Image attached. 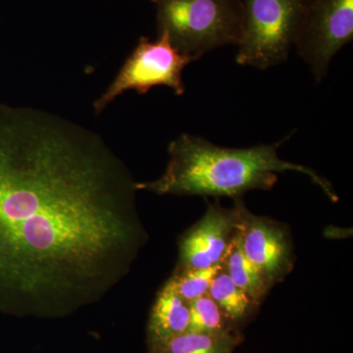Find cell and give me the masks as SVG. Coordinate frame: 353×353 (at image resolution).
I'll return each instance as SVG.
<instances>
[{
  "label": "cell",
  "mask_w": 353,
  "mask_h": 353,
  "mask_svg": "<svg viewBox=\"0 0 353 353\" xmlns=\"http://www.w3.org/2000/svg\"><path fill=\"white\" fill-rule=\"evenodd\" d=\"M352 39L353 0H315L294 46L320 83L336 53Z\"/></svg>",
  "instance_id": "52a82bcc"
},
{
  "label": "cell",
  "mask_w": 353,
  "mask_h": 353,
  "mask_svg": "<svg viewBox=\"0 0 353 353\" xmlns=\"http://www.w3.org/2000/svg\"><path fill=\"white\" fill-rule=\"evenodd\" d=\"M158 34L199 60L221 46H238L243 32L241 0H157Z\"/></svg>",
  "instance_id": "3957f363"
},
{
  "label": "cell",
  "mask_w": 353,
  "mask_h": 353,
  "mask_svg": "<svg viewBox=\"0 0 353 353\" xmlns=\"http://www.w3.org/2000/svg\"><path fill=\"white\" fill-rule=\"evenodd\" d=\"M208 296L214 301L228 319L241 331L254 317L259 309L243 290L234 285L223 265L211 281Z\"/></svg>",
  "instance_id": "30bf717a"
},
{
  "label": "cell",
  "mask_w": 353,
  "mask_h": 353,
  "mask_svg": "<svg viewBox=\"0 0 353 353\" xmlns=\"http://www.w3.org/2000/svg\"><path fill=\"white\" fill-rule=\"evenodd\" d=\"M222 265L234 285L243 290L246 296L260 307L272 288L267 284L254 265L243 254L238 232L225 255Z\"/></svg>",
  "instance_id": "8fae6325"
},
{
  "label": "cell",
  "mask_w": 353,
  "mask_h": 353,
  "mask_svg": "<svg viewBox=\"0 0 353 353\" xmlns=\"http://www.w3.org/2000/svg\"><path fill=\"white\" fill-rule=\"evenodd\" d=\"M284 141L272 145L232 148L202 137L182 134L168 146L166 168L157 180L137 182L139 192L157 196L231 197L250 190H271L279 173L297 172L310 179L332 202L339 196L332 183L313 169L285 161L278 154Z\"/></svg>",
  "instance_id": "7a4b0ae2"
},
{
  "label": "cell",
  "mask_w": 353,
  "mask_h": 353,
  "mask_svg": "<svg viewBox=\"0 0 353 353\" xmlns=\"http://www.w3.org/2000/svg\"><path fill=\"white\" fill-rule=\"evenodd\" d=\"M222 264L208 269H174L165 287L190 303L208 294L211 281Z\"/></svg>",
  "instance_id": "5bb4252c"
},
{
  "label": "cell",
  "mask_w": 353,
  "mask_h": 353,
  "mask_svg": "<svg viewBox=\"0 0 353 353\" xmlns=\"http://www.w3.org/2000/svg\"><path fill=\"white\" fill-rule=\"evenodd\" d=\"M194 61L176 50L166 34H158L155 41L141 37L113 82L94 102L95 114L103 112L128 90L145 94L152 88L163 85L172 88L176 95H183L185 92L183 70Z\"/></svg>",
  "instance_id": "5b68a950"
},
{
  "label": "cell",
  "mask_w": 353,
  "mask_h": 353,
  "mask_svg": "<svg viewBox=\"0 0 353 353\" xmlns=\"http://www.w3.org/2000/svg\"><path fill=\"white\" fill-rule=\"evenodd\" d=\"M138 192L97 132L0 102V313L62 319L105 299L150 238Z\"/></svg>",
  "instance_id": "6da1fadb"
},
{
  "label": "cell",
  "mask_w": 353,
  "mask_h": 353,
  "mask_svg": "<svg viewBox=\"0 0 353 353\" xmlns=\"http://www.w3.org/2000/svg\"><path fill=\"white\" fill-rule=\"evenodd\" d=\"M238 232V215L234 206L223 208L220 202L208 201L201 220L178 241L176 269H208L223 263Z\"/></svg>",
  "instance_id": "ba28073f"
},
{
  "label": "cell",
  "mask_w": 353,
  "mask_h": 353,
  "mask_svg": "<svg viewBox=\"0 0 353 353\" xmlns=\"http://www.w3.org/2000/svg\"><path fill=\"white\" fill-rule=\"evenodd\" d=\"M190 304L162 285L148 316L145 330L146 345L169 340L189 331Z\"/></svg>",
  "instance_id": "9c48e42d"
},
{
  "label": "cell",
  "mask_w": 353,
  "mask_h": 353,
  "mask_svg": "<svg viewBox=\"0 0 353 353\" xmlns=\"http://www.w3.org/2000/svg\"><path fill=\"white\" fill-rule=\"evenodd\" d=\"M189 331L201 332L216 336L245 338L243 331L228 319L217 304L208 294L190 301Z\"/></svg>",
  "instance_id": "4fadbf2b"
},
{
  "label": "cell",
  "mask_w": 353,
  "mask_h": 353,
  "mask_svg": "<svg viewBox=\"0 0 353 353\" xmlns=\"http://www.w3.org/2000/svg\"><path fill=\"white\" fill-rule=\"evenodd\" d=\"M243 341L245 338L187 331L146 348L148 353H234Z\"/></svg>",
  "instance_id": "7c38bea8"
},
{
  "label": "cell",
  "mask_w": 353,
  "mask_h": 353,
  "mask_svg": "<svg viewBox=\"0 0 353 353\" xmlns=\"http://www.w3.org/2000/svg\"><path fill=\"white\" fill-rule=\"evenodd\" d=\"M152 2H154V3H157V0H152Z\"/></svg>",
  "instance_id": "9a60e30c"
},
{
  "label": "cell",
  "mask_w": 353,
  "mask_h": 353,
  "mask_svg": "<svg viewBox=\"0 0 353 353\" xmlns=\"http://www.w3.org/2000/svg\"><path fill=\"white\" fill-rule=\"evenodd\" d=\"M243 32L236 63L267 70L284 63L315 0H241Z\"/></svg>",
  "instance_id": "277c9868"
},
{
  "label": "cell",
  "mask_w": 353,
  "mask_h": 353,
  "mask_svg": "<svg viewBox=\"0 0 353 353\" xmlns=\"http://www.w3.org/2000/svg\"><path fill=\"white\" fill-rule=\"evenodd\" d=\"M234 208L243 254L273 289L292 273L296 264L290 228L270 217L253 214L241 197L234 199Z\"/></svg>",
  "instance_id": "8992f818"
}]
</instances>
